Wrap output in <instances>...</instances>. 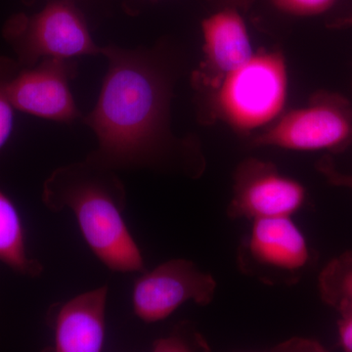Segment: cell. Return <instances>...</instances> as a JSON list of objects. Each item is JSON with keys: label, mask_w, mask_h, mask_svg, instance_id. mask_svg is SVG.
<instances>
[{"label": "cell", "mask_w": 352, "mask_h": 352, "mask_svg": "<svg viewBox=\"0 0 352 352\" xmlns=\"http://www.w3.org/2000/svg\"><path fill=\"white\" fill-rule=\"evenodd\" d=\"M3 36L25 68L46 58L102 54L82 13L69 0L51 2L36 15L14 16L4 25Z\"/></svg>", "instance_id": "4"}, {"label": "cell", "mask_w": 352, "mask_h": 352, "mask_svg": "<svg viewBox=\"0 0 352 352\" xmlns=\"http://www.w3.org/2000/svg\"><path fill=\"white\" fill-rule=\"evenodd\" d=\"M205 60L194 76L199 88L214 90L227 76L247 63L252 50L240 10L220 8L201 23Z\"/></svg>", "instance_id": "11"}, {"label": "cell", "mask_w": 352, "mask_h": 352, "mask_svg": "<svg viewBox=\"0 0 352 352\" xmlns=\"http://www.w3.org/2000/svg\"><path fill=\"white\" fill-rule=\"evenodd\" d=\"M318 289L322 302L340 315L352 312V251L342 252L324 266Z\"/></svg>", "instance_id": "13"}, {"label": "cell", "mask_w": 352, "mask_h": 352, "mask_svg": "<svg viewBox=\"0 0 352 352\" xmlns=\"http://www.w3.org/2000/svg\"><path fill=\"white\" fill-rule=\"evenodd\" d=\"M210 1L214 2L219 6V8L232 7L240 11H247L254 3V0H210Z\"/></svg>", "instance_id": "19"}, {"label": "cell", "mask_w": 352, "mask_h": 352, "mask_svg": "<svg viewBox=\"0 0 352 352\" xmlns=\"http://www.w3.org/2000/svg\"><path fill=\"white\" fill-rule=\"evenodd\" d=\"M309 261L307 238L292 217L252 220L241 254L245 270H267L274 276L296 278Z\"/></svg>", "instance_id": "9"}, {"label": "cell", "mask_w": 352, "mask_h": 352, "mask_svg": "<svg viewBox=\"0 0 352 352\" xmlns=\"http://www.w3.org/2000/svg\"><path fill=\"white\" fill-rule=\"evenodd\" d=\"M287 89L283 55L277 51L252 55L212 90V115L238 133H250L279 117Z\"/></svg>", "instance_id": "3"}, {"label": "cell", "mask_w": 352, "mask_h": 352, "mask_svg": "<svg viewBox=\"0 0 352 352\" xmlns=\"http://www.w3.org/2000/svg\"><path fill=\"white\" fill-rule=\"evenodd\" d=\"M188 327L178 328L168 337L153 342L152 351L156 352H186L208 351L206 340L198 333H188Z\"/></svg>", "instance_id": "16"}, {"label": "cell", "mask_w": 352, "mask_h": 352, "mask_svg": "<svg viewBox=\"0 0 352 352\" xmlns=\"http://www.w3.org/2000/svg\"><path fill=\"white\" fill-rule=\"evenodd\" d=\"M50 212L71 210L83 239L113 272H144L142 252L124 220L126 190L115 170L85 161L60 166L43 183Z\"/></svg>", "instance_id": "2"}, {"label": "cell", "mask_w": 352, "mask_h": 352, "mask_svg": "<svg viewBox=\"0 0 352 352\" xmlns=\"http://www.w3.org/2000/svg\"><path fill=\"white\" fill-rule=\"evenodd\" d=\"M307 195L302 183L282 175L275 164L248 157L234 173L227 215L250 220L292 217L305 206Z\"/></svg>", "instance_id": "7"}, {"label": "cell", "mask_w": 352, "mask_h": 352, "mask_svg": "<svg viewBox=\"0 0 352 352\" xmlns=\"http://www.w3.org/2000/svg\"><path fill=\"white\" fill-rule=\"evenodd\" d=\"M217 283L193 261L175 258L144 271L134 281L133 314L144 323L166 320L184 303L207 307L214 300Z\"/></svg>", "instance_id": "6"}, {"label": "cell", "mask_w": 352, "mask_h": 352, "mask_svg": "<svg viewBox=\"0 0 352 352\" xmlns=\"http://www.w3.org/2000/svg\"><path fill=\"white\" fill-rule=\"evenodd\" d=\"M0 263L23 276L38 278L43 264L28 254L22 217L12 200L0 190Z\"/></svg>", "instance_id": "12"}, {"label": "cell", "mask_w": 352, "mask_h": 352, "mask_svg": "<svg viewBox=\"0 0 352 352\" xmlns=\"http://www.w3.org/2000/svg\"><path fill=\"white\" fill-rule=\"evenodd\" d=\"M352 142V105L346 97L319 91L305 107L289 111L254 138L256 147L293 151H344Z\"/></svg>", "instance_id": "5"}, {"label": "cell", "mask_w": 352, "mask_h": 352, "mask_svg": "<svg viewBox=\"0 0 352 352\" xmlns=\"http://www.w3.org/2000/svg\"><path fill=\"white\" fill-rule=\"evenodd\" d=\"M281 12L298 17H317L331 28L352 25V0H271Z\"/></svg>", "instance_id": "14"}, {"label": "cell", "mask_w": 352, "mask_h": 352, "mask_svg": "<svg viewBox=\"0 0 352 352\" xmlns=\"http://www.w3.org/2000/svg\"><path fill=\"white\" fill-rule=\"evenodd\" d=\"M20 64L10 58L0 56V150L6 144L14 126V110L9 85L20 71Z\"/></svg>", "instance_id": "15"}, {"label": "cell", "mask_w": 352, "mask_h": 352, "mask_svg": "<svg viewBox=\"0 0 352 352\" xmlns=\"http://www.w3.org/2000/svg\"><path fill=\"white\" fill-rule=\"evenodd\" d=\"M76 75L71 59L46 58L20 69L9 85V97L16 110L44 120L72 122L80 117L69 80Z\"/></svg>", "instance_id": "8"}, {"label": "cell", "mask_w": 352, "mask_h": 352, "mask_svg": "<svg viewBox=\"0 0 352 352\" xmlns=\"http://www.w3.org/2000/svg\"><path fill=\"white\" fill-rule=\"evenodd\" d=\"M109 69L96 106L85 119L98 147L92 163L112 170L163 168L170 163L192 177L201 175L195 146L173 138L168 126L170 87L149 55L102 47Z\"/></svg>", "instance_id": "1"}, {"label": "cell", "mask_w": 352, "mask_h": 352, "mask_svg": "<svg viewBox=\"0 0 352 352\" xmlns=\"http://www.w3.org/2000/svg\"><path fill=\"white\" fill-rule=\"evenodd\" d=\"M108 285L85 292L48 308L46 322L53 333L55 352H99L106 337Z\"/></svg>", "instance_id": "10"}, {"label": "cell", "mask_w": 352, "mask_h": 352, "mask_svg": "<svg viewBox=\"0 0 352 352\" xmlns=\"http://www.w3.org/2000/svg\"><path fill=\"white\" fill-rule=\"evenodd\" d=\"M340 346L344 351L352 352V312L340 315L338 322Z\"/></svg>", "instance_id": "18"}, {"label": "cell", "mask_w": 352, "mask_h": 352, "mask_svg": "<svg viewBox=\"0 0 352 352\" xmlns=\"http://www.w3.org/2000/svg\"><path fill=\"white\" fill-rule=\"evenodd\" d=\"M316 170L332 186L352 190V175L338 170L330 156H324L319 160Z\"/></svg>", "instance_id": "17"}]
</instances>
